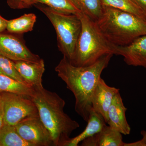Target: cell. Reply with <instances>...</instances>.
I'll list each match as a JSON object with an SVG mask.
<instances>
[{
  "label": "cell",
  "mask_w": 146,
  "mask_h": 146,
  "mask_svg": "<svg viewBox=\"0 0 146 146\" xmlns=\"http://www.w3.org/2000/svg\"><path fill=\"white\" fill-rule=\"evenodd\" d=\"M113 55H105L94 64L87 66H75L63 56L55 68L58 76L74 94L76 112L86 122L92 108L91 102L94 90Z\"/></svg>",
  "instance_id": "obj_1"
},
{
  "label": "cell",
  "mask_w": 146,
  "mask_h": 146,
  "mask_svg": "<svg viewBox=\"0 0 146 146\" xmlns=\"http://www.w3.org/2000/svg\"><path fill=\"white\" fill-rule=\"evenodd\" d=\"M31 99L36 105L39 118L49 132L54 146H65L80 125L64 112V100L44 87L35 88Z\"/></svg>",
  "instance_id": "obj_2"
},
{
  "label": "cell",
  "mask_w": 146,
  "mask_h": 146,
  "mask_svg": "<svg viewBox=\"0 0 146 146\" xmlns=\"http://www.w3.org/2000/svg\"><path fill=\"white\" fill-rule=\"evenodd\" d=\"M103 6L102 14L96 23L112 44L126 46L146 35V21L130 13Z\"/></svg>",
  "instance_id": "obj_3"
},
{
  "label": "cell",
  "mask_w": 146,
  "mask_h": 146,
  "mask_svg": "<svg viewBox=\"0 0 146 146\" xmlns=\"http://www.w3.org/2000/svg\"><path fill=\"white\" fill-rule=\"evenodd\" d=\"M78 16L81 21V30L72 58L70 60L72 64L89 66L105 55L115 54V45L102 34L96 23L81 12Z\"/></svg>",
  "instance_id": "obj_4"
},
{
  "label": "cell",
  "mask_w": 146,
  "mask_h": 146,
  "mask_svg": "<svg viewBox=\"0 0 146 146\" xmlns=\"http://www.w3.org/2000/svg\"><path fill=\"white\" fill-rule=\"evenodd\" d=\"M34 5L52 24L56 32L58 49L63 56L70 60L81 30L79 17L76 14L61 13L44 5Z\"/></svg>",
  "instance_id": "obj_5"
},
{
  "label": "cell",
  "mask_w": 146,
  "mask_h": 146,
  "mask_svg": "<svg viewBox=\"0 0 146 146\" xmlns=\"http://www.w3.org/2000/svg\"><path fill=\"white\" fill-rule=\"evenodd\" d=\"M5 124L15 126L24 119L39 116L31 98L9 92H0Z\"/></svg>",
  "instance_id": "obj_6"
},
{
  "label": "cell",
  "mask_w": 146,
  "mask_h": 146,
  "mask_svg": "<svg viewBox=\"0 0 146 146\" xmlns=\"http://www.w3.org/2000/svg\"><path fill=\"white\" fill-rule=\"evenodd\" d=\"M15 127L21 137L33 146H54L49 132L39 116L24 119Z\"/></svg>",
  "instance_id": "obj_7"
},
{
  "label": "cell",
  "mask_w": 146,
  "mask_h": 146,
  "mask_svg": "<svg viewBox=\"0 0 146 146\" xmlns=\"http://www.w3.org/2000/svg\"><path fill=\"white\" fill-rule=\"evenodd\" d=\"M0 55L14 61L37 62L42 59L32 52L20 38L2 33H0Z\"/></svg>",
  "instance_id": "obj_8"
},
{
  "label": "cell",
  "mask_w": 146,
  "mask_h": 146,
  "mask_svg": "<svg viewBox=\"0 0 146 146\" xmlns=\"http://www.w3.org/2000/svg\"><path fill=\"white\" fill-rule=\"evenodd\" d=\"M115 54L121 55L127 65L146 69V35L138 37L129 44L115 46Z\"/></svg>",
  "instance_id": "obj_9"
},
{
  "label": "cell",
  "mask_w": 146,
  "mask_h": 146,
  "mask_svg": "<svg viewBox=\"0 0 146 146\" xmlns=\"http://www.w3.org/2000/svg\"><path fill=\"white\" fill-rule=\"evenodd\" d=\"M119 89L108 85L101 78L98 82L92 98V106L95 111L102 115L107 123L108 111L114 96Z\"/></svg>",
  "instance_id": "obj_10"
},
{
  "label": "cell",
  "mask_w": 146,
  "mask_h": 146,
  "mask_svg": "<svg viewBox=\"0 0 146 146\" xmlns=\"http://www.w3.org/2000/svg\"><path fill=\"white\" fill-rule=\"evenodd\" d=\"M125 106L119 92L114 96L108 111L107 123L113 129L124 135H129L131 127L125 116Z\"/></svg>",
  "instance_id": "obj_11"
},
{
  "label": "cell",
  "mask_w": 146,
  "mask_h": 146,
  "mask_svg": "<svg viewBox=\"0 0 146 146\" xmlns=\"http://www.w3.org/2000/svg\"><path fill=\"white\" fill-rule=\"evenodd\" d=\"M14 62L18 72L29 86L33 89L43 87L42 77L45 68L43 59L37 62L25 60Z\"/></svg>",
  "instance_id": "obj_12"
},
{
  "label": "cell",
  "mask_w": 146,
  "mask_h": 146,
  "mask_svg": "<svg viewBox=\"0 0 146 146\" xmlns=\"http://www.w3.org/2000/svg\"><path fill=\"white\" fill-rule=\"evenodd\" d=\"M122 134L109 125L82 142V146H124Z\"/></svg>",
  "instance_id": "obj_13"
},
{
  "label": "cell",
  "mask_w": 146,
  "mask_h": 146,
  "mask_svg": "<svg viewBox=\"0 0 146 146\" xmlns=\"http://www.w3.org/2000/svg\"><path fill=\"white\" fill-rule=\"evenodd\" d=\"M85 129L78 136L70 138L65 146H77L84 140L99 132L106 125L104 118L93 108L91 110Z\"/></svg>",
  "instance_id": "obj_14"
},
{
  "label": "cell",
  "mask_w": 146,
  "mask_h": 146,
  "mask_svg": "<svg viewBox=\"0 0 146 146\" xmlns=\"http://www.w3.org/2000/svg\"><path fill=\"white\" fill-rule=\"evenodd\" d=\"M74 6L95 23L100 18L103 11L101 0H70Z\"/></svg>",
  "instance_id": "obj_15"
},
{
  "label": "cell",
  "mask_w": 146,
  "mask_h": 146,
  "mask_svg": "<svg viewBox=\"0 0 146 146\" xmlns=\"http://www.w3.org/2000/svg\"><path fill=\"white\" fill-rule=\"evenodd\" d=\"M14 93L31 98L34 92V89L13 79L0 74V92Z\"/></svg>",
  "instance_id": "obj_16"
},
{
  "label": "cell",
  "mask_w": 146,
  "mask_h": 146,
  "mask_svg": "<svg viewBox=\"0 0 146 146\" xmlns=\"http://www.w3.org/2000/svg\"><path fill=\"white\" fill-rule=\"evenodd\" d=\"M36 17L34 13L25 14L12 20L7 21V29L11 33L23 34L33 30Z\"/></svg>",
  "instance_id": "obj_17"
},
{
  "label": "cell",
  "mask_w": 146,
  "mask_h": 146,
  "mask_svg": "<svg viewBox=\"0 0 146 146\" xmlns=\"http://www.w3.org/2000/svg\"><path fill=\"white\" fill-rule=\"evenodd\" d=\"M0 146H33L19 135L15 126L5 125L0 131Z\"/></svg>",
  "instance_id": "obj_18"
},
{
  "label": "cell",
  "mask_w": 146,
  "mask_h": 146,
  "mask_svg": "<svg viewBox=\"0 0 146 146\" xmlns=\"http://www.w3.org/2000/svg\"><path fill=\"white\" fill-rule=\"evenodd\" d=\"M103 5L117 9L146 21V16L133 0H101Z\"/></svg>",
  "instance_id": "obj_19"
},
{
  "label": "cell",
  "mask_w": 146,
  "mask_h": 146,
  "mask_svg": "<svg viewBox=\"0 0 146 146\" xmlns=\"http://www.w3.org/2000/svg\"><path fill=\"white\" fill-rule=\"evenodd\" d=\"M32 5L41 4L59 12L66 14L78 15L80 13L70 0H30Z\"/></svg>",
  "instance_id": "obj_20"
},
{
  "label": "cell",
  "mask_w": 146,
  "mask_h": 146,
  "mask_svg": "<svg viewBox=\"0 0 146 146\" xmlns=\"http://www.w3.org/2000/svg\"><path fill=\"white\" fill-rule=\"evenodd\" d=\"M0 74L7 76L17 81L28 85L16 69L15 62L1 55Z\"/></svg>",
  "instance_id": "obj_21"
},
{
  "label": "cell",
  "mask_w": 146,
  "mask_h": 146,
  "mask_svg": "<svg viewBox=\"0 0 146 146\" xmlns=\"http://www.w3.org/2000/svg\"><path fill=\"white\" fill-rule=\"evenodd\" d=\"M7 5L11 8L22 9L29 8L32 6L30 0H6Z\"/></svg>",
  "instance_id": "obj_22"
},
{
  "label": "cell",
  "mask_w": 146,
  "mask_h": 146,
  "mask_svg": "<svg viewBox=\"0 0 146 146\" xmlns=\"http://www.w3.org/2000/svg\"><path fill=\"white\" fill-rule=\"evenodd\" d=\"M141 133L143 138L140 141L130 143H125L124 146H146V131H142Z\"/></svg>",
  "instance_id": "obj_23"
},
{
  "label": "cell",
  "mask_w": 146,
  "mask_h": 146,
  "mask_svg": "<svg viewBox=\"0 0 146 146\" xmlns=\"http://www.w3.org/2000/svg\"><path fill=\"white\" fill-rule=\"evenodd\" d=\"M146 16V0H133Z\"/></svg>",
  "instance_id": "obj_24"
},
{
  "label": "cell",
  "mask_w": 146,
  "mask_h": 146,
  "mask_svg": "<svg viewBox=\"0 0 146 146\" xmlns=\"http://www.w3.org/2000/svg\"><path fill=\"white\" fill-rule=\"evenodd\" d=\"M7 21L0 15V33H2L7 29Z\"/></svg>",
  "instance_id": "obj_25"
},
{
  "label": "cell",
  "mask_w": 146,
  "mask_h": 146,
  "mask_svg": "<svg viewBox=\"0 0 146 146\" xmlns=\"http://www.w3.org/2000/svg\"><path fill=\"white\" fill-rule=\"evenodd\" d=\"M5 125L4 120V115L3 109L2 102L0 104V131L3 127Z\"/></svg>",
  "instance_id": "obj_26"
},
{
  "label": "cell",
  "mask_w": 146,
  "mask_h": 146,
  "mask_svg": "<svg viewBox=\"0 0 146 146\" xmlns=\"http://www.w3.org/2000/svg\"><path fill=\"white\" fill-rule=\"evenodd\" d=\"M1 103V95H0V104Z\"/></svg>",
  "instance_id": "obj_27"
}]
</instances>
